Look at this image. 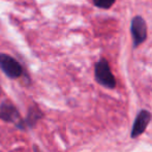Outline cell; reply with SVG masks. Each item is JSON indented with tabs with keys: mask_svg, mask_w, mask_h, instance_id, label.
<instances>
[{
	"mask_svg": "<svg viewBox=\"0 0 152 152\" xmlns=\"http://www.w3.org/2000/svg\"><path fill=\"white\" fill-rule=\"evenodd\" d=\"M95 79L100 85L107 88H114L116 86V81L106 59H100L95 64Z\"/></svg>",
	"mask_w": 152,
	"mask_h": 152,
	"instance_id": "cell-1",
	"label": "cell"
},
{
	"mask_svg": "<svg viewBox=\"0 0 152 152\" xmlns=\"http://www.w3.org/2000/svg\"><path fill=\"white\" fill-rule=\"evenodd\" d=\"M0 68L10 79H17L22 75L21 64L7 54H0Z\"/></svg>",
	"mask_w": 152,
	"mask_h": 152,
	"instance_id": "cell-2",
	"label": "cell"
},
{
	"mask_svg": "<svg viewBox=\"0 0 152 152\" xmlns=\"http://www.w3.org/2000/svg\"><path fill=\"white\" fill-rule=\"evenodd\" d=\"M132 39H134V46L138 47L142 42H145L147 37V26L145 20L140 16H137L132 19V26H130Z\"/></svg>",
	"mask_w": 152,
	"mask_h": 152,
	"instance_id": "cell-3",
	"label": "cell"
},
{
	"mask_svg": "<svg viewBox=\"0 0 152 152\" xmlns=\"http://www.w3.org/2000/svg\"><path fill=\"white\" fill-rule=\"evenodd\" d=\"M151 120V114L146 110H143L139 113L136 120L134 122V126L132 129V138H138L140 134L145 132L147 125Z\"/></svg>",
	"mask_w": 152,
	"mask_h": 152,
	"instance_id": "cell-4",
	"label": "cell"
},
{
	"mask_svg": "<svg viewBox=\"0 0 152 152\" xmlns=\"http://www.w3.org/2000/svg\"><path fill=\"white\" fill-rule=\"evenodd\" d=\"M0 117H1L3 120L8 121V122H16L20 118L17 109L15 108L12 104H1V107H0Z\"/></svg>",
	"mask_w": 152,
	"mask_h": 152,
	"instance_id": "cell-5",
	"label": "cell"
},
{
	"mask_svg": "<svg viewBox=\"0 0 152 152\" xmlns=\"http://www.w3.org/2000/svg\"><path fill=\"white\" fill-rule=\"evenodd\" d=\"M115 0H93L95 6L99 8H110L114 4Z\"/></svg>",
	"mask_w": 152,
	"mask_h": 152,
	"instance_id": "cell-6",
	"label": "cell"
},
{
	"mask_svg": "<svg viewBox=\"0 0 152 152\" xmlns=\"http://www.w3.org/2000/svg\"><path fill=\"white\" fill-rule=\"evenodd\" d=\"M0 92H1V89H0Z\"/></svg>",
	"mask_w": 152,
	"mask_h": 152,
	"instance_id": "cell-7",
	"label": "cell"
}]
</instances>
